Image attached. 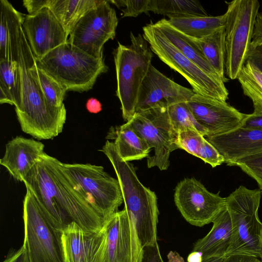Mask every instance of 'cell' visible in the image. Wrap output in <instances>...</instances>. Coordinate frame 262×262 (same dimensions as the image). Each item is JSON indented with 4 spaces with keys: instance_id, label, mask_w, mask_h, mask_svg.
<instances>
[{
    "instance_id": "29",
    "label": "cell",
    "mask_w": 262,
    "mask_h": 262,
    "mask_svg": "<svg viewBox=\"0 0 262 262\" xmlns=\"http://www.w3.org/2000/svg\"><path fill=\"white\" fill-rule=\"evenodd\" d=\"M149 11L169 17L208 16L200 3L194 0H150Z\"/></svg>"
},
{
    "instance_id": "6",
    "label": "cell",
    "mask_w": 262,
    "mask_h": 262,
    "mask_svg": "<svg viewBox=\"0 0 262 262\" xmlns=\"http://www.w3.org/2000/svg\"><path fill=\"white\" fill-rule=\"evenodd\" d=\"M262 195L260 189L240 186L226 198V208L232 223L231 243L226 256H260L259 237L262 223L258 210Z\"/></svg>"
},
{
    "instance_id": "7",
    "label": "cell",
    "mask_w": 262,
    "mask_h": 262,
    "mask_svg": "<svg viewBox=\"0 0 262 262\" xmlns=\"http://www.w3.org/2000/svg\"><path fill=\"white\" fill-rule=\"evenodd\" d=\"M62 167L74 187L101 216L104 223L118 211L123 202L119 181L101 166L63 163Z\"/></svg>"
},
{
    "instance_id": "27",
    "label": "cell",
    "mask_w": 262,
    "mask_h": 262,
    "mask_svg": "<svg viewBox=\"0 0 262 262\" xmlns=\"http://www.w3.org/2000/svg\"><path fill=\"white\" fill-rule=\"evenodd\" d=\"M99 2L100 0H51L49 9L69 36L80 19Z\"/></svg>"
},
{
    "instance_id": "31",
    "label": "cell",
    "mask_w": 262,
    "mask_h": 262,
    "mask_svg": "<svg viewBox=\"0 0 262 262\" xmlns=\"http://www.w3.org/2000/svg\"><path fill=\"white\" fill-rule=\"evenodd\" d=\"M171 124L176 133L192 130L201 133L205 137L207 132L197 122L186 102L174 104L168 108Z\"/></svg>"
},
{
    "instance_id": "22",
    "label": "cell",
    "mask_w": 262,
    "mask_h": 262,
    "mask_svg": "<svg viewBox=\"0 0 262 262\" xmlns=\"http://www.w3.org/2000/svg\"><path fill=\"white\" fill-rule=\"evenodd\" d=\"M0 59L18 61L25 15L7 0L0 1Z\"/></svg>"
},
{
    "instance_id": "11",
    "label": "cell",
    "mask_w": 262,
    "mask_h": 262,
    "mask_svg": "<svg viewBox=\"0 0 262 262\" xmlns=\"http://www.w3.org/2000/svg\"><path fill=\"white\" fill-rule=\"evenodd\" d=\"M126 122L154 149V155L147 158L148 168L156 166L161 170H167L170 153L178 149V133L171 124L168 108L136 112Z\"/></svg>"
},
{
    "instance_id": "4",
    "label": "cell",
    "mask_w": 262,
    "mask_h": 262,
    "mask_svg": "<svg viewBox=\"0 0 262 262\" xmlns=\"http://www.w3.org/2000/svg\"><path fill=\"white\" fill-rule=\"evenodd\" d=\"M35 62L67 91L79 92L92 89L97 78L108 70L103 58H94L68 42Z\"/></svg>"
},
{
    "instance_id": "41",
    "label": "cell",
    "mask_w": 262,
    "mask_h": 262,
    "mask_svg": "<svg viewBox=\"0 0 262 262\" xmlns=\"http://www.w3.org/2000/svg\"><path fill=\"white\" fill-rule=\"evenodd\" d=\"M3 262H29L24 246L23 245L17 250L10 251Z\"/></svg>"
},
{
    "instance_id": "35",
    "label": "cell",
    "mask_w": 262,
    "mask_h": 262,
    "mask_svg": "<svg viewBox=\"0 0 262 262\" xmlns=\"http://www.w3.org/2000/svg\"><path fill=\"white\" fill-rule=\"evenodd\" d=\"M118 8L121 9L123 17H137L149 11L150 0L108 1Z\"/></svg>"
},
{
    "instance_id": "24",
    "label": "cell",
    "mask_w": 262,
    "mask_h": 262,
    "mask_svg": "<svg viewBox=\"0 0 262 262\" xmlns=\"http://www.w3.org/2000/svg\"><path fill=\"white\" fill-rule=\"evenodd\" d=\"M106 138L114 140L118 154L126 162L147 158L151 149L127 122L111 127Z\"/></svg>"
},
{
    "instance_id": "40",
    "label": "cell",
    "mask_w": 262,
    "mask_h": 262,
    "mask_svg": "<svg viewBox=\"0 0 262 262\" xmlns=\"http://www.w3.org/2000/svg\"><path fill=\"white\" fill-rule=\"evenodd\" d=\"M240 127L262 129V112L247 114Z\"/></svg>"
},
{
    "instance_id": "42",
    "label": "cell",
    "mask_w": 262,
    "mask_h": 262,
    "mask_svg": "<svg viewBox=\"0 0 262 262\" xmlns=\"http://www.w3.org/2000/svg\"><path fill=\"white\" fill-rule=\"evenodd\" d=\"M246 61L250 62L262 72V45L250 49Z\"/></svg>"
},
{
    "instance_id": "3",
    "label": "cell",
    "mask_w": 262,
    "mask_h": 262,
    "mask_svg": "<svg viewBox=\"0 0 262 262\" xmlns=\"http://www.w3.org/2000/svg\"><path fill=\"white\" fill-rule=\"evenodd\" d=\"M103 152L111 162L119 181L124 209L133 221L143 247L157 241V224L159 214L157 197L154 191L139 181L134 165L123 160L115 144L107 140Z\"/></svg>"
},
{
    "instance_id": "9",
    "label": "cell",
    "mask_w": 262,
    "mask_h": 262,
    "mask_svg": "<svg viewBox=\"0 0 262 262\" xmlns=\"http://www.w3.org/2000/svg\"><path fill=\"white\" fill-rule=\"evenodd\" d=\"M226 3L225 74L233 80L246 62L260 4L257 0H234Z\"/></svg>"
},
{
    "instance_id": "44",
    "label": "cell",
    "mask_w": 262,
    "mask_h": 262,
    "mask_svg": "<svg viewBox=\"0 0 262 262\" xmlns=\"http://www.w3.org/2000/svg\"><path fill=\"white\" fill-rule=\"evenodd\" d=\"M86 107L90 113L93 114H97L102 110L101 103L95 98H91L88 100Z\"/></svg>"
},
{
    "instance_id": "34",
    "label": "cell",
    "mask_w": 262,
    "mask_h": 262,
    "mask_svg": "<svg viewBox=\"0 0 262 262\" xmlns=\"http://www.w3.org/2000/svg\"><path fill=\"white\" fill-rule=\"evenodd\" d=\"M234 166L239 167L253 179L262 190V151L241 159L235 163Z\"/></svg>"
},
{
    "instance_id": "10",
    "label": "cell",
    "mask_w": 262,
    "mask_h": 262,
    "mask_svg": "<svg viewBox=\"0 0 262 262\" xmlns=\"http://www.w3.org/2000/svg\"><path fill=\"white\" fill-rule=\"evenodd\" d=\"M24 241L29 262H65L61 232L27 190L23 201Z\"/></svg>"
},
{
    "instance_id": "32",
    "label": "cell",
    "mask_w": 262,
    "mask_h": 262,
    "mask_svg": "<svg viewBox=\"0 0 262 262\" xmlns=\"http://www.w3.org/2000/svg\"><path fill=\"white\" fill-rule=\"evenodd\" d=\"M32 69L49 103L56 107L64 105L63 101L67 91L64 87L43 70L37 68L35 59L32 64Z\"/></svg>"
},
{
    "instance_id": "39",
    "label": "cell",
    "mask_w": 262,
    "mask_h": 262,
    "mask_svg": "<svg viewBox=\"0 0 262 262\" xmlns=\"http://www.w3.org/2000/svg\"><path fill=\"white\" fill-rule=\"evenodd\" d=\"M261 45H262V12H258L254 23L250 49H253Z\"/></svg>"
},
{
    "instance_id": "33",
    "label": "cell",
    "mask_w": 262,
    "mask_h": 262,
    "mask_svg": "<svg viewBox=\"0 0 262 262\" xmlns=\"http://www.w3.org/2000/svg\"><path fill=\"white\" fill-rule=\"evenodd\" d=\"M205 138L201 133L192 130L178 133L177 145L189 154L199 158L200 150Z\"/></svg>"
},
{
    "instance_id": "18",
    "label": "cell",
    "mask_w": 262,
    "mask_h": 262,
    "mask_svg": "<svg viewBox=\"0 0 262 262\" xmlns=\"http://www.w3.org/2000/svg\"><path fill=\"white\" fill-rule=\"evenodd\" d=\"M22 28L35 60L67 42L69 37L48 8L34 15H25Z\"/></svg>"
},
{
    "instance_id": "36",
    "label": "cell",
    "mask_w": 262,
    "mask_h": 262,
    "mask_svg": "<svg viewBox=\"0 0 262 262\" xmlns=\"http://www.w3.org/2000/svg\"><path fill=\"white\" fill-rule=\"evenodd\" d=\"M199 158L213 168L224 163L223 157L206 138L200 150Z\"/></svg>"
},
{
    "instance_id": "2",
    "label": "cell",
    "mask_w": 262,
    "mask_h": 262,
    "mask_svg": "<svg viewBox=\"0 0 262 262\" xmlns=\"http://www.w3.org/2000/svg\"><path fill=\"white\" fill-rule=\"evenodd\" d=\"M35 57L22 30L18 62L21 72L22 105L15 111L21 130L38 140H48L62 131L67 118L64 105L56 107L47 101L32 69Z\"/></svg>"
},
{
    "instance_id": "13",
    "label": "cell",
    "mask_w": 262,
    "mask_h": 262,
    "mask_svg": "<svg viewBox=\"0 0 262 262\" xmlns=\"http://www.w3.org/2000/svg\"><path fill=\"white\" fill-rule=\"evenodd\" d=\"M174 201L185 220L203 227L212 223L226 209V198L209 191L194 178H185L177 185Z\"/></svg>"
},
{
    "instance_id": "16",
    "label": "cell",
    "mask_w": 262,
    "mask_h": 262,
    "mask_svg": "<svg viewBox=\"0 0 262 262\" xmlns=\"http://www.w3.org/2000/svg\"><path fill=\"white\" fill-rule=\"evenodd\" d=\"M186 103L197 122L207 132V136L239 127L247 116L226 101L195 93Z\"/></svg>"
},
{
    "instance_id": "25",
    "label": "cell",
    "mask_w": 262,
    "mask_h": 262,
    "mask_svg": "<svg viewBox=\"0 0 262 262\" xmlns=\"http://www.w3.org/2000/svg\"><path fill=\"white\" fill-rule=\"evenodd\" d=\"M0 103L22 105V78L19 64L16 61L0 59Z\"/></svg>"
},
{
    "instance_id": "20",
    "label": "cell",
    "mask_w": 262,
    "mask_h": 262,
    "mask_svg": "<svg viewBox=\"0 0 262 262\" xmlns=\"http://www.w3.org/2000/svg\"><path fill=\"white\" fill-rule=\"evenodd\" d=\"M44 144L33 139L18 136L6 145L0 164L16 181H23L40 157L45 152Z\"/></svg>"
},
{
    "instance_id": "47",
    "label": "cell",
    "mask_w": 262,
    "mask_h": 262,
    "mask_svg": "<svg viewBox=\"0 0 262 262\" xmlns=\"http://www.w3.org/2000/svg\"><path fill=\"white\" fill-rule=\"evenodd\" d=\"M259 248H260V258L261 259V261H262V228L261 229L260 232L259 234Z\"/></svg>"
},
{
    "instance_id": "46",
    "label": "cell",
    "mask_w": 262,
    "mask_h": 262,
    "mask_svg": "<svg viewBox=\"0 0 262 262\" xmlns=\"http://www.w3.org/2000/svg\"><path fill=\"white\" fill-rule=\"evenodd\" d=\"M224 257H212L202 260L201 262H220Z\"/></svg>"
},
{
    "instance_id": "19",
    "label": "cell",
    "mask_w": 262,
    "mask_h": 262,
    "mask_svg": "<svg viewBox=\"0 0 262 262\" xmlns=\"http://www.w3.org/2000/svg\"><path fill=\"white\" fill-rule=\"evenodd\" d=\"M205 137L229 166H234L241 159L262 151V129L239 126L224 134Z\"/></svg>"
},
{
    "instance_id": "14",
    "label": "cell",
    "mask_w": 262,
    "mask_h": 262,
    "mask_svg": "<svg viewBox=\"0 0 262 262\" xmlns=\"http://www.w3.org/2000/svg\"><path fill=\"white\" fill-rule=\"evenodd\" d=\"M107 236V262H141L143 248L135 225L124 208L104 224Z\"/></svg>"
},
{
    "instance_id": "38",
    "label": "cell",
    "mask_w": 262,
    "mask_h": 262,
    "mask_svg": "<svg viewBox=\"0 0 262 262\" xmlns=\"http://www.w3.org/2000/svg\"><path fill=\"white\" fill-rule=\"evenodd\" d=\"M51 0H24L23 5L29 15H34L43 8H49Z\"/></svg>"
},
{
    "instance_id": "8",
    "label": "cell",
    "mask_w": 262,
    "mask_h": 262,
    "mask_svg": "<svg viewBox=\"0 0 262 262\" xmlns=\"http://www.w3.org/2000/svg\"><path fill=\"white\" fill-rule=\"evenodd\" d=\"M143 31V36L153 53L184 77L195 94L226 101L229 93L221 79L206 73L185 57L168 41L153 23L144 26Z\"/></svg>"
},
{
    "instance_id": "1",
    "label": "cell",
    "mask_w": 262,
    "mask_h": 262,
    "mask_svg": "<svg viewBox=\"0 0 262 262\" xmlns=\"http://www.w3.org/2000/svg\"><path fill=\"white\" fill-rule=\"evenodd\" d=\"M62 164L45 152L23 181L26 190L58 230L75 222L88 231L101 230L103 218L74 187Z\"/></svg>"
},
{
    "instance_id": "5",
    "label": "cell",
    "mask_w": 262,
    "mask_h": 262,
    "mask_svg": "<svg viewBox=\"0 0 262 262\" xmlns=\"http://www.w3.org/2000/svg\"><path fill=\"white\" fill-rule=\"evenodd\" d=\"M131 44L118 42L113 52L115 64L116 95L121 103L122 115L126 122L136 113L139 92L151 65L153 52L143 35L130 34Z\"/></svg>"
},
{
    "instance_id": "37",
    "label": "cell",
    "mask_w": 262,
    "mask_h": 262,
    "mask_svg": "<svg viewBox=\"0 0 262 262\" xmlns=\"http://www.w3.org/2000/svg\"><path fill=\"white\" fill-rule=\"evenodd\" d=\"M141 262H164L161 255L158 242L143 247Z\"/></svg>"
},
{
    "instance_id": "23",
    "label": "cell",
    "mask_w": 262,
    "mask_h": 262,
    "mask_svg": "<svg viewBox=\"0 0 262 262\" xmlns=\"http://www.w3.org/2000/svg\"><path fill=\"white\" fill-rule=\"evenodd\" d=\"M154 24L168 41L185 57L206 73L221 79L192 38L171 26L167 19H161Z\"/></svg>"
},
{
    "instance_id": "26",
    "label": "cell",
    "mask_w": 262,
    "mask_h": 262,
    "mask_svg": "<svg viewBox=\"0 0 262 262\" xmlns=\"http://www.w3.org/2000/svg\"><path fill=\"white\" fill-rule=\"evenodd\" d=\"M225 13L219 16H188L170 17L167 19L171 26L186 35L201 39L224 27Z\"/></svg>"
},
{
    "instance_id": "21",
    "label": "cell",
    "mask_w": 262,
    "mask_h": 262,
    "mask_svg": "<svg viewBox=\"0 0 262 262\" xmlns=\"http://www.w3.org/2000/svg\"><path fill=\"white\" fill-rule=\"evenodd\" d=\"M210 231L194 244L192 252L199 253L202 260L212 257H225L230 246L232 227L226 208L213 221Z\"/></svg>"
},
{
    "instance_id": "15",
    "label": "cell",
    "mask_w": 262,
    "mask_h": 262,
    "mask_svg": "<svg viewBox=\"0 0 262 262\" xmlns=\"http://www.w3.org/2000/svg\"><path fill=\"white\" fill-rule=\"evenodd\" d=\"M194 94L192 90L176 83L151 65L139 92L136 112L168 108L187 102Z\"/></svg>"
},
{
    "instance_id": "28",
    "label": "cell",
    "mask_w": 262,
    "mask_h": 262,
    "mask_svg": "<svg viewBox=\"0 0 262 262\" xmlns=\"http://www.w3.org/2000/svg\"><path fill=\"white\" fill-rule=\"evenodd\" d=\"M192 39L199 47L205 58L215 70L221 79L224 83L227 82L229 79L225 76L224 27L203 38Z\"/></svg>"
},
{
    "instance_id": "45",
    "label": "cell",
    "mask_w": 262,
    "mask_h": 262,
    "mask_svg": "<svg viewBox=\"0 0 262 262\" xmlns=\"http://www.w3.org/2000/svg\"><path fill=\"white\" fill-rule=\"evenodd\" d=\"M188 262H201V255L198 252H192L188 257Z\"/></svg>"
},
{
    "instance_id": "17",
    "label": "cell",
    "mask_w": 262,
    "mask_h": 262,
    "mask_svg": "<svg viewBox=\"0 0 262 262\" xmlns=\"http://www.w3.org/2000/svg\"><path fill=\"white\" fill-rule=\"evenodd\" d=\"M61 232L65 262H107V236L104 226L90 232L71 222Z\"/></svg>"
},
{
    "instance_id": "30",
    "label": "cell",
    "mask_w": 262,
    "mask_h": 262,
    "mask_svg": "<svg viewBox=\"0 0 262 262\" xmlns=\"http://www.w3.org/2000/svg\"><path fill=\"white\" fill-rule=\"evenodd\" d=\"M245 95L252 101L254 113L262 112V72L246 61L237 77Z\"/></svg>"
},
{
    "instance_id": "12",
    "label": "cell",
    "mask_w": 262,
    "mask_h": 262,
    "mask_svg": "<svg viewBox=\"0 0 262 262\" xmlns=\"http://www.w3.org/2000/svg\"><path fill=\"white\" fill-rule=\"evenodd\" d=\"M118 23L116 11L110 3L100 0L80 19L67 42L94 58H103V46L115 37Z\"/></svg>"
},
{
    "instance_id": "43",
    "label": "cell",
    "mask_w": 262,
    "mask_h": 262,
    "mask_svg": "<svg viewBox=\"0 0 262 262\" xmlns=\"http://www.w3.org/2000/svg\"><path fill=\"white\" fill-rule=\"evenodd\" d=\"M220 262H262L258 257L242 255L226 256Z\"/></svg>"
}]
</instances>
